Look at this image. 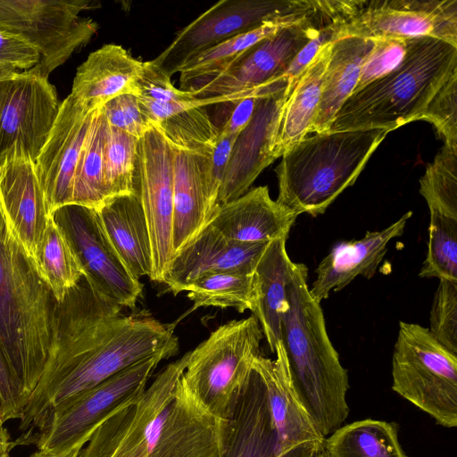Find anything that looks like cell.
I'll use <instances>...</instances> for the list:
<instances>
[{"instance_id":"1","label":"cell","mask_w":457,"mask_h":457,"mask_svg":"<svg viewBox=\"0 0 457 457\" xmlns=\"http://www.w3.org/2000/svg\"><path fill=\"white\" fill-rule=\"evenodd\" d=\"M83 276L55 301L48 354L19 428L38 430L59 409L120 370L158 352L179 350L173 326L125 316Z\"/></svg>"},{"instance_id":"2","label":"cell","mask_w":457,"mask_h":457,"mask_svg":"<svg viewBox=\"0 0 457 457\" xmlns=\"http://www.w3.org/2000/svg\"><path fill=\"white\" fill-rule=\"evenodd\" d=\"M287 300L280 341L294 386L326 437L348 416L349 378L328 337L320 303L310 294L308 268L303 263L295 262Z\"/></svg>"},{"instance_id":"3","label":"cell","mask_w":457,"mask_h":457,"mask_svg":"<svg viewBox=\"0 0 457 457\" xmlns=\"http://www.w3.org/2000/svg\"><path fill=\"white\" fill-rule=\"evenodd\" d=\"M457 70V46L420 37L406 39L402 63L387 75L353 93L328 130L385 129L393 131L414 120Z\"/></svg>"},{"instance_id":"4","label":"cell","mask_w":457,"mask_h":457,"mask_svg":"<svg viewBox=\"0 0 457 457\" xmlns=\"http://www.w3.org/2000/svg\"><path fill=\"white\" fill-rule=\"evenodd\" d=\"M54 303L0 211V343L27 398L47 358Z\"/></svg>"},{"instance_id":"5","label":"cell","mask_w":457,"mask_h":457,"mask_svg":"<svg viewBox=\"0 0 457 457\" xmlns=\"http://www.w3.org/2000/svg\"><path fill=\"white\" fill-rule=\"evenodd\" d=\"M388 133L385 129H367L307 136L281 156L276 168V201L297 215L324 213L355 182Z\"/></svg>"},{"instance_id":"6","label":"cell","mask_w":457,"mask_h":457,"mask_svg":"<svg viewBox=\"0 0 457 457\" xmlns=\"http://www.w3.org/2000/svg\"><path fill=\"white\" fill-rule=\"evenodd\" d=\"M188 357L189 352L162 370L136 404L145 457H219V420L181 379Z\"/></svg>"},{"instance_id":"7","label":"cell","mask_w":457,"mask_h":457,"mask_svg":"<svg viewBox=\"0 0 457 457\" xmlns=\"http://www.w3.org/2000/svg\"><path fill=\"white\" fill-rule=\"evenodd\" d=\"M263 337L251 315L216 328L189 352L181 379L197 403L219 420H226L248 380Z\"/></svg>"},{"instance_id":"8","label":"cell","mask_w":457,"mask_h":457,"mask_svg":"<svg viewBox=\"0 0 457 457\" xmlns=\"http://www.w3.org/2000/svg\"><path fill=\"white\" fill-rule=\"evenodd\" d=\"M392 389L445 428L457 427V354L428 328L399 322L392 358Z\"/></svg>"},{"instance_id":"9","label":"cell","mask_w":457,"mask_h":457,"mask_svg":"<svg viewBox=\"0 0 457 457\" xmlns=\"http://www.w3.org/2000/svg\"><path fill=\"white\" fill-rule=\"evenodd\" d=\"M177 353L178 350L167 349L154 353L79 395L21 445L33 444L38 451L47 453L84 446L95 429L111 414L139 400L160 361Z\"/></svg>"},{"instance_id":"10","label":"cell","mask_w":457,"mask_h":457,"mask_svg":"<svg viewBox=\"0 0 457 457\" xmlns=\"http://www.w3.org/2000/svg\"><path fill=\"white\" fill-rule=\"evenodd\" d=\"M91 4L87 0H0V29L37 51L40 59L35 68L48 78L96 33L97 23L80 16Z\"/></svg>"},{"instance_id":"11","label":"cell","mask_w":457,"mask_h":457,"mask_svg":"<svg viewBox=\"0 0 457 457\" xmlns=\"http://www.w3.org/2000/svg\"><path fill=\"white\" fill-rule=\"evenodd\" d=\"M338 0H317L316 9L244 53L227 70L191 87L196 98L229 96L262 87L283 77L300 50L340 12Z\"/></svg>"},{"instance_id":"12","label":"cell","mask_w":457,"mask_h":457,"mask_svg":"<svg viewBox=\"0 0 457 457\" xmlns=\"http://www.w3.org/2000/svg\"><path fill=\"white\" fill-rule=\"evenodd\" d=\"M317 0H222L180 29L152 62L168 76L195 55L263 23L312 12Z\"/></svg>"},{"instance_id":"13","label":"cell","mask_w":457,"mask_h":457,"mask_svg":"<svg viewBox=\"0 0 457 457\" xmlns=\"http://www.w3.org/2000/svg\"><path fill=\"white\" fill-rule=\"evenodd\" d=\"M430 37L457 46V0H346L343 37Z\"/></svg>"},{"instance_id":"14","label":"cell","mask_w":457,"mask_h":457,"mask_svg":"<svg viewBox=\"0 0 457 457\" xmlns=\"http://www.w3.org/2000/svg\"><path fill=\"white\" fill-rule=\"evenodd\" d=\"M173 147L152 124L138 139L135 187L147 222L150 279L162 283L173 258Z\"/></svg>"},{"instance_id":"15","label":"cell","mask_w":457,"mask_h":457,"mask_svg":"<svg viewBox=\"0 0 457 457\" xmlns=\"http://www.w3.org/2000/svg\"><path fill=\"white\" fill-rule=\"evenodd\" d=\"M52 216L70 242L87 280L104 297L122 308L135 307L143 285L130 274L112 246L96 211L67 204Z\"/></svg>"},{"instance_id":"16","label":"cell","mask_w":457,"mask_h":457,"mask_svg":"<svg viewBox=\"0 0 457 457\" xmlns=\"http://www.w3.org/2000/svg\"><path fill=\"white\" fill-rule=\"evenodd\" d=\"M60 107L54 87L35 67L12 73L0 113V159L21 149L35 162Z\"/></svg>"},{"instance_id":"17","label":"cell","mask_w":457,"mask_h":457,"mask_svg":"<svg viewBox=\"0 0 457 457\" xmlns=\"http://www.w3.org/2000/svg\"><path fill=\"white\" fill-rule=\"evenodd\" d=\"M96 111L71 94L61 103L48 138L35 161L48 215L71 204L76 165Z\"/></svg>"},{"instance_id":"18","label":"cell","mask_w":457,"mask_h":457,"mask_svg":"<svg viewBox=\"0 0 457 457\" xmlns=\"http://www.w3.org/2000/svg\"><path fill=\"white\" fill-rule=\"evenodd\" d=\"M219 457H278L265 387L253 370L236 396L229 416L219 420ZM322 446L304 445L283 457H315Z\"/></svg>"},{"instance_id":"19","label":"cell","mask_w":457,"mask_h":457,"mask_svg":"<svg viewBox=\"0 0 457 457\" xmlns=\"http://www.w3.org/2000/svg\"><path fill=\"white\" fill-rule=\"evenodd\" d=\"M287 87L261 96L250 121L237 135L220 187L219 207L245 194L261 172L276 160L273 147L289 95Z\"/></svg>"},{"instance_id":"20","label":"cell","mask_w":457,"mask_h":457,"mask_svg":"<svg viewBox=\"0 0 457 457\" xmlns=\"http://www.w3.org/2000/svg\"><path fill=\"white\" fill-rule=\"evenodd\" d=\"M0 211L11 233L35 262L51 215L35 162L21 149L0 159Z\"/></svg>"},{"instance_id":"21","label":"cell","mask_w":457,"mask_h":457,"mask_svg":"<svg viewBox=\"0 0 457 457\" xmlns=\"http://www.w3.org/2000/svg\"><path fill=\"white\" fill-rule=\"evenodd\" d=\"M269 243H240L208 224L172 258L162 283L173 295L200 277L219 272L252 275Z\"/></svg>"},{"instance_id":"22","label":"cell","mask_w":457,"mask_h":457,"mask_svg":"<svg viewBox=\"0 0 457 457\" xmlns=\"http://www.w3.org/2000/svg\"><path fill=\"white\" fill-rule=\"evenodd\" d=\"M274 360L259 354L253 370L265 387L277 433L278 456L308 445L322 446L325 437L302 402L291 378L287 356L279 341Z\"/></svg>"},{"instance_id":"23","label":"cell","mask_w":457,"mask_h":457,"mask_svg":"<svg viewBox=\"0 0 457 457\" xmlns=\"http://www.w3.org/2000/svg\"><path fill=\"white\" fill-rule=\"evenodd\" d=\"M411 215L412 212H408L382 230L367 231L361 239L335 244L315 270L316 279L309 288L312 297L320 303L331 291L343 289L356 277L372 278L388 244L403 233Z\"/></svg>"},{"instance_id":"24","label":"cell","mask_w":457,"mask_h":457,"mask_svg":"<svg viewBox=\"0 0 457 457\" xmlns=\"http://www.w3.org/2000/svg\"><path fill=\"white\" fill-rule=\"evenodd\" d=\"M297 216L271 199L267 186H261L220 205L209 224L237 242L269 243L287 239Z\"/></svg>"},{"instance_id":"25","label":"cell","mask_w":457,"mask_h":457,"mask_svg":"<svg viewBox=\"0 0 457 457\" xmlns=\"http://www.w3.org/2000/svg\"><path fill=\"white\" fill-rule=\"evenodd\" d=\"M143 62L121 46L107 44L77 69L71 95L91 110L123 94L137 96Z\"/></svg>"},{"instance_id":"26","label":"cell","mask_w":457,"mask_h":457,"mask_svg":"<svg viewBox=\"0 0 457 457\" xmlns=\"http://www.w3.org/2000/svg\"><path fill=\"white\" fill-rule=\"evenodd\" d=\"M95 211L104 235L130 274L138 280L150 278L151 243L137 190L110 197Z\"/></svg>"},{"instance_id":"27","label":"cell","mask_w":457,"mask_h":457,"mask_svg":"<svg viewBox=\"0 0 457 457\" xmlns=\"http://www.w3.org/2000/svg\"><path fill=\"white\" fill-rule=\"evenodd\" d=\"M173 151V254L175 255L209 224L212 213L206 184L210 156L174 147Z\"/></svg>"},{"instance_id":"28","label":"cell","mask_w":457,"mask_h":457,"mask_svg":"<svg viewBox=\"0 0 457 457\" xmlns=\"http://www.w3.org/2000/svg\"><path fill=\"white\" fill-rule=\"evenodd\" d=\"M286 242L287 238L269 242L253 273L252 312L272 353L281 339L282 313L287 305V287L295 268Z\"/></svg>"},{"instance_id":"29","label":"cell","mask_w":457,"mask_h":457,"mask_svg":"<svg viewBox=\"0 0 457 457\" xmlns=\"http://www.w3.org/2000/svg\"><path fill=\"white\" fill-rule=\"evenodd\" d=\"M373 44L372 39L352 36L343 37L333 42L323 78L318 112L310 133L328 129L341 106L353 93L361 65Z\"/></svg>"},{"instance_id":"30","label":"cell","mask_w":457,"mask_h":457,"mask_svg":"<svg viewBox=\"0 0 457 457\" xmlns=\"http://www.w3.org/2000/svg\"><path fill=\"white\" fill-rule=\"evenodd\" d=\"M332 44L319 51L288 95L280 114L274 142L273 154L276 159L309 136L318 112Z\"/></svg>"},{"instance_id":"31","label":"cell","mask_w":457,"mask_h":457,"mask_svg":"<svg viewBox=\"0 0 457 457\" xmlns=\"http://www.w3.org/2000/svg\"><path fill=\"white\" fill-rule=\"evenodd\" d=\"M311 13L269 21L253 30L233 37L195 55L178 71L182 90L187 91L191 87L217 76L249 48L282 29L299 22Z\"/></svg>"},{"instance_id":"32","label":"cell","mask_w":457,"mask_h":457,"mask_svg":"<svg viewBox=\"0 0 457 457\" xmlns=\"http://www.w3.org/2000/svg\"><path fill=\"white\" fill-rule=\"evenodd\" d=\"M328 457H407L394 422L366 419L345 425L326 436Z\"/></svg>"},{"instance_id":"33","label":"cell","mask_w":457,"mask_h":457,"mask_svg":"<svg viewBox=\"0 0 457 457\" xmlns=\"http://www.w3.org/2000/svg\"><path fill=\"white\" fill-rule=\"evenodd\" d=\"M35 263L55 301H61L84 276L70 242L52 215L36 253Z\"/></svg>"},{"instance_id":"34","label":"cell","mask_w":457,"mask_h":457,"mask_svg":"<svg viewBox=\"0 0 457 457\" xmlns=\"http://www.w3.org/2000/svg\"><path fill=\"white\" fill-rule=\"evenodd\" d=\"M106 126L101 109H96L76 165L71 204L96 210L107 200L103 179Z\"/></svg>"},{"instance_id":"35","label":"cell","mask_w":457,"mask_h":457,"mask_svg":"<svg viewBox=\"0 0 457 457\" xmlns=\"http://www.w3.org/2000/svg\"><path fill=\"white\" fill-rule=\"evenodd\" d=\"M193 302L192 310L200 307L234 308L242 313L253 308V278L233 272L206 274L186 289Z\"/></svg>"},{"instance_id":"36","label":"cell","mask_w":457,"mask_h":457,"mask_svg":"<svg viewBox=\"0 0 457 457\" xmlns=\"http://www.w3.org/2000/svg\"><path fill=\"white\" fill-rule=\"evenodd\" d=\"M154 125L174 148L210 156L220 129L211 120L205 107L181 111Z\"/></svg>"},{"instance_id":"37","label":"cell","mask_w":457,"mask_h":457,"mask_svg":"<svg viewBox=\"0 0 457 457\" xmlns=\"http://www.w3.org/2000/svg\"><path fill=\"white\" fill-rule=\"evenodd\" d=\"M138 139L107 124L103 149V179L107 199L133 193Z\"/></svg>"},{"instance_id":"38","label":"cell","mask_w":457,"mask_h":457,"mask_svg":"<svg viewBox=\"0 0 457 457\" xmlns=\"http://www.w3.org/2000/svg\"><path fill=\"white\" fill-rule=\"evenodd\" d=\"M420 193L429 212L457 219V151L445 145L420 179Z\"/></svg>"},{"instance_id":"39","label":"cell","mask_w":457,"mask_h":457,"mask_svg":"<svg viewBox=\"0 0 457 457\" xmlns=\"http://www.w3.org/2000/svg\"><path fill=\"white\" fill-rule=\"evenodd\" d=\"M429 212L428 252L419 276L457 281V219Z\"/></svg>"},{"instance_id":"40","label":"cell","mask_w":457,"mask_h":457,"mask_svg":"<svg viewBox=\"0 0 457 457\" xmlns=\"http://www.w3.org/2000/svg\"><path fill=\"white\" fill-rule=\"evenodd\" d=\"M428 330L443 346L457 354V281L439 280L431 305Z\"/></svg>"},{"instance_id":"41","label":"cell","mask_w":457,"mask_h":457,"mask_svg":"<svg viewBox=\"0 0 457 457\" xmlns=\"http://www.w3.org/2000/svg\"><path fill=\"white\" fill-rule=\"evenodd\" d=\"M420 120L433 124L444 145L457 151V70L437 90Z\"/></svg>"},{"instance_id":"42","label":"cell","mask_w":457,"mask_h":457,"mask_svg":"<svg viewBox=\"0 0 457 457\" xmlns=\"http://www.w3.org/2000/svg\"><path fill=\"white\" fill-rule=\"evenodd\" d=\"M373 47L364 60L353 93L387 75L403 61L406 39L387 37L372 39Z\"/></svg>"},{"instance_id":"43","label":"cell","mask_w":457,"mask_h":457,"mask_svg":"<svg viewBox=\"0 0 457 457\" xmlns=\"http://www.w3.org/2000/svg\"><path fill=\"white\" fill-rule=\"evenodd\" d=\"M109 126L139 139L150 127V121L142 112L138 96L120 95L100 107Z\"/></svg>"},{"instance_id":"44","label":"cell","mask_w":457,"mask_h":457,"mask_svg":"<svg viewBox=\"0 0 457 457\" xmlns=\"http://www.w3.org/2000/svg\"><path fill=\"white\" fill-rule=\"evenodd\" d=\"M137 96L160 103H187L196 98L189 91L175 87L170 77L152 60L143 62L141 76L137 81Z\"/></svg>"},{"instance_id":"45","label":"cell","mask_w":457,"mask_h":457,"mask_svg":"<svg viewBox=\"0 0 457 457\" xmlns=\"http://www.w3.org/2000/svg\"><path fill=\"white\" fill-rule=\"evenodd\" d=\"M28 398L18 382L0 343V420H21Z\"/></svg>"},{"instance_id":"46","label":"cell","mask_w":457,"mask_h":457,"mask_svg":"<svg viewBox=\"0 0 457 457\" xmlns=\"http://www.w3.org/2000/svg\"><path fill=\"white\" fill-rule=\"evenodd\" d=\"M39 59V54L29 43L0 29V71H29Z\"/></svg>"},{"instance_id":"47","label":"cell","mask_w":457,"mask_h":457,"mask_svg":"<svg viewBox=\"0 0 457 457\" xmlns=\"http://www.w3.org/2000/svg\"><path fill=\"white\" fill-rule=\"evenodd\" d=\"M237 137V135L227 137L219 136L216 146L209 157L206 184L212 217L219 208V194Z\"/></svg>"},{"instance_id":"48","label":"cell","mask_w":457,"mask_h":457,"mask_svg":"<svg viewBox=\"0 0 457 457\" xmlns=\"http://www.w3.org/2000/svg\"><path fill=\"white\" fill-rule=\"evenodd\" d=\"M95 457H145V455L129 445H116L96 453Z\"/></svg>"},{"instance_id":"49","label":"cell","mask_w":457,"mask_h":457,"mask_svg":"<svg viewBox=\"0 0 457 457\" xmlns=\"http://www.w3.org/2000/svg\"><path fill=\"white\" fill-rule=\"evenodd\" d=\"M83 447L84 446L82 445H77L66 452L60 453H47L37 450L29 457H79L80 451ZM7 457H11V455L8 454Z\"/></svg>"},{"instance_id":"50","label":"cell","mask_w":457,"mask_h":457,"mask_svg":"<svg viewBox=\"0 0 457 457\" xmlns=\"http://www.w3.org/2000/svg\"><path fill=\"white\" fill-rule=\"evenodd\" d=\"M14 72H12V73H14ZM12 73L6 75L3 78H0V113H1V109H2L4 99V96H5L7 81Z\"/></svg>"},{"instance_id":"51","label":"cell","mask_w":457,"mask_h":457,"mask_svg":"<svg viewBox=\"0 0 457 457\" xmlns=\"http://www.w3.org/2000/svg\"><path fill=\"white\" fill-rule=\"evenodd\" d=\"M11 441L8 430L3 426L0 427V448Z\"/></svg>"},{"instance_id":"52","label":"cell","mask_w":457,"mask_h":457,"mask_svg":"<svg viewBox=\"0 0 457 457\" xmlns=\"http://www.w3.org/2000/svg\"><path fill=\"white\" fill-rule=\"evenodd\" d=\"M15 446L13 441H10L0 448V457H7Z\"/></svg>"},{"instance_id":"53","label":"cell","mask_w":457,"mask_h":457,"mask_svg":"<svg viewBox=\"0 0 457 457\" xmlns=\"http://www.w3.org/2000/svg\"><path fill=\"white\" fill-rule=\"evenodd\" d=\"M315 457H328V456L326 453V452L324 451L323 446H322V448L317 453Z\"/></svg>"},{"instance_id":"54","label":"cell","mask_w":457,"mask_h":457,"mask_svg":"<svg viewBox=\"0 0 457 457\" xmlns=\"http://www.w3.org/2000/svg\"><path fill=\"white\" fill-rule=\"evenodd\" d=\"M12 72H14V71H0V78H3L4 76H6V75H9V74H11Z\"/></svg>"},{"instance_id":"55","label":"cell","mask_w":457,"mask_h":457,"mask_svg":"<svg viewBox=\"0 0 457 457\" xmlns=\"http://www.w3.org/2000/svg\"><path fill=\"white\" fill-rule=\"evenodd\" d=\"M4 426V423L2 422V420H0V427H3Z\"/></svg>"}]
</instances>
